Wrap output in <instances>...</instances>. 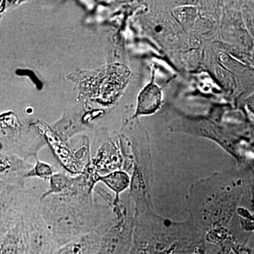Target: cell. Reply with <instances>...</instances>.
Returning a JSON list of instances; mask_svg holds the SVG:
<instances>
[{"label": "cell", "instance_id": "6da1fadb", "mask_svg": "<svg viewBox=\"0 0 254 254\" xmlns=\"http://www.w3.org/2000/svg\"><path fill=\"white\" fill-rule=\"evenodd\" d=\"M161 102V91L152 81L138 96L136 116L154 113L160 108Z\"/></svg>", "mask_w": 254, "mask_h": 254}, {"label": "cell", "instance_id": "7a4b0ae2", "mask_svg": "<svg viewBox=\"0 0 254 254\" xmlns=\"http://www.w3.org/2000/svg\"><path fill=\"white\" fill-rule=\"evenodd\" d=\"M98 180L104 183L115 193V204H117L120 200V193L126 190L130 185L129 177L123 171H115L104 176H99Z\"/></svg>", "mask_w": 254, "mask_h": 254}, {"label": "cell", "instance_id": "3957f363", "mask_svg": "<svg viewBox=\"0 0 254 254\" xmlns=\"http://www.w3.org/2000/svg\"><path fill=\"white\" fill-rule=\"evenodd\" d=\"M50 190L43 194L42 198H45L51 194H56V193L64 191L71 187L72 182L71 179L64 174L55 173L50 179Z\"/></svg>", "mask_w": 254, "mask_h": 254}, {"label": "cell", "instance_id": "277c9868", "mask_svg": "<svg viewBox=\"0 0 254 254\" xmlns=\"http://www.w3.org/2000/svg\"><path fill=\"white\" fill-rule=\"evenodd\" d=\"M54 170L49 164L44 163L37 160L36 165L33 167L31 171L28 172L25 175L26 177H38L41 180H50L54 175Z\"/></svg>", "mask_w": 254, "mask_h": 254}, {"label": "cell", "instance_id": "5b68a950", "mask_svg": "<svg viewBox=\"0 0 254 254\" xmlns=\"http://www.w3.org/2000/svg\"><path fill=\"white\" fill-rule=\"evenodd\" d=\"M252 103L254 106V96L253 97V99H252Z\"/></svg>", "mask_w": 254, "mask_h": 254}]
</instances>
